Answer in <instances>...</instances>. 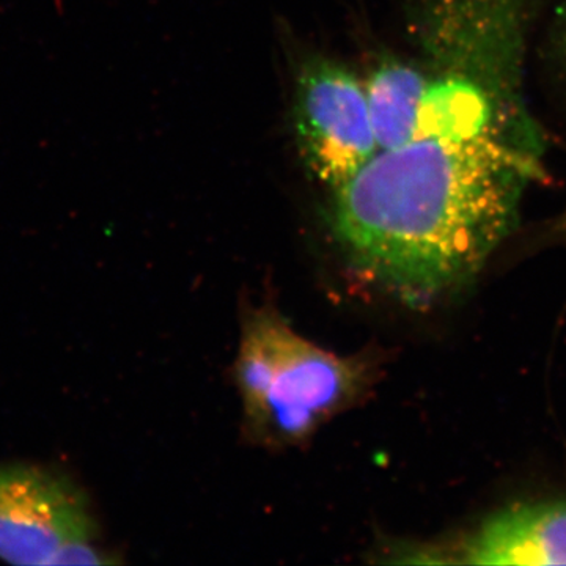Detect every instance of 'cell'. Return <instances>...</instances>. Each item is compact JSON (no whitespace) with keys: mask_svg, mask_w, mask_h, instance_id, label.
<instances>
[{"mask_svg":"<svg viewBox=\"0 0 566 566\" xmlns=\"http://www.w3.org/2000/svg\"><path fill=\"white\" fill-rule=\"evenodd\" d=\"M378 363L370 354L337 356L294 333L273 307L245 316L234 379L244 428L262 446L307 441L371 389Z\"/></svg>","mask_w":566,"mask_h":566,"instance_id":"2","label":"cell"},{"mask_svg":"<svg viewBox=\"0 0 566 566\" xmlns=\"http://www.w3.org/2000/svg\"><path fill=\"white\" fill-rule=\"evenodd\" d=\"M296 134L308 169L337 188L378 153L367 93L352 71L315 61L297 81Z\"/></svg>","mask_w":566,"mask_h":566,"instance_id":"4","label":"cell"},{"mask_svg":"<svg viewBox=\"0 0 566 566\" xmlns=\"http://www.w3.org/2000/svg\"><path fill=\"white\" fill-rule=\"evenodd\" d=\"M457 564L566 565V501L505 506L464 536Z\"/></svg>","mask_w":566,"mask_h":566,"instance_id":"5","label":"cell"},{"mask_svg":"<svg viewBox=\"0 0 566 566\" xmlns=\"http://www.w3.org/2000/svg\"><path fill=\"white\" fill-rule=\"evenodd\" d=\"M0 560L14 565H104L87 497L50 465L0 463Z\"/></svg>","mask_w":566,"mask_h":566,"instance_id":"3","label":"cell"},{"mask_svg":"<svg viewBox=\"0 0 566 566\" xmlns=\"http://www.w3.org/2000/svg\"><path fill=\"white\" fill-rule=\"evenodd\" d=\"M427 73L401 62H386L371 74L365 93L379 150L415 139Z\"/></svg>","mask_w":566,"mask_h":566,"instance_id":"6","label":"cell"},{"mask_svg":"<svg viewBox=\"0 0 566 566\" xmlns=\"http://www.w3.org/2000/svg\"><path fill=\"white\" fill-rule=\"evenodd\" d=\"M536 153L532 128L379 150L334 188L335 233L354 266L403 303L455 296L515 230Z\"/></svg>","mask_w":566,"mask_h":566,"instance_id":"1","label":"cell"},{"mask_svg":"<svg viewBox=\"0 0 566 566\" xmlns=\"http://www.w3.org/2000/svg\"><path fill=\"white\" fill-rule=\"evenodd\" d=\"M562 227H564V230H565V232H566V212H565L564 222H562Z\"/></svg>","mask_w":566,"mask_h":566,"instance_id":"7","label":"cell"}]
</instances>
